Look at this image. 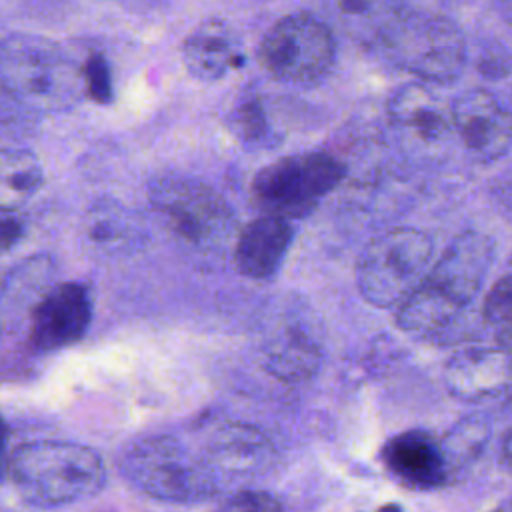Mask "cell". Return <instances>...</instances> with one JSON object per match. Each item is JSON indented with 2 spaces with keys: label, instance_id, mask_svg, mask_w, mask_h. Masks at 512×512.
Returning a JSON list of instances; mask_svg holds the SVG:
<instances>
[{
  "label": "cell",
  "instance_id": "obj_1",
  "mask_svg": "<svg viewBox=\"0 0 512 512\" xmlns=\"http://www.w3.org/2000/svg\"><path fill=\"white\" fill-rule=\"evenodd\" d=\"M494 256L480 232L456 236L430 266L418 288L398 306L396 324L406 332H432L452 322L480 292Z\"/></svg>",
  "mask_w": 512,
  "mask_h": 512
},
{
  "label": "cell",
  "instance_id": "obj_2",
  "mask_svg": "<svg viewBox=\"0 0 512 512\" xmlns=\"http://www.w3.org/2000/svg\"><path fill=\"white\" fill-rule=\"evenodd\" d=\"M16 492L34 506H62L96 494L106 482L102 458L88 446L60 440L26 442L8 458Z\"/></svg>",
  "mask_w": 512,
  "mask_h": 512
},
{
  "label": "cell",
  "instance_id": "obj_3",
  "mask_svg": "<svg viewBox=\"0 0 512 512\" xmlns=\"http://www.w3.org/2000/svg\"><path fill=\"white\" fill-rule=\"evenodd\" d=\"M0 84L18 102L44 110L70 104L82 92L80 70L64 50L32 34L0 40Z\"/></svg>",
  "mask_w": 512,
  "mask_h": 512
},
{
  "label": "cell",
  "instance_id": "obj_4",
  "mask_svg": "<svg viewBox=\"0 0 512 512\" xmlns=\"http://www.w3.org/2000/svg\"><path fill=\"white\" fill-rule=\"evenodd\" d=\"M126 478L142 492L168 502H196L218 492V474L172 436L132 442L120 462Z\"/></svg>",
  "mask_w": 512,
  "mask_h": 512
},
{
  "label": "cell",
  "instance_id": "obj_5",
  "mask_svg": "<svg viewBox=\"0 0 512 512\" xmlns=\"http://www.w3.org/2000/svg\"><path fill=\"white\" fill-rule=\"evenodd\" d=\"M434 242L416 228H392L374 238L358 258L356 286L378 308L400 306L432 266Z\"/></svg>",
  "mask_w": 512,
  "mask_h": 512
},
{
  "label": "cell",
  "instance_id": "obj_6",
  "mask_svg": "<svg viewBox=\"0 0 512 512\" xmlns=\"http://www.w3.org/2000/svg\"><path fill=\"white\" fill-rule=\"evenodd\" d=\"M344 176V164L328 152H304L278 158L260 168L250 184L254 204L270 216L300 218L332 192Z\"/></svg>",
  "mask_w": 512,
  "mask_h": 512
},
{
  "label": "cell",
  "instance_id": "obj_7",
  "mask_svg": "<svg viewBox=\"0 0 512 512\" xmlns=\"http://www.w3.org/2000/svg\"><path fill=\"white\" fill-rule=\"evenodd\" d=\"M336 58L330 28L312 14L298 12L280 18L262 36L258 60L276 80L286 84H314L322 80Z\"/></svg>",
  "mask_w": 512,
  "mask_h": 512
},
{
  "label": "cell",
  "instance_id": "obj_8",
  "mask_svg": "<svg viewBox=\"0 0 512 512\" xmlns=\"http://www.w3.org/2000/svg\"><path fill=\"white\" fill-rule=\"evenodd\" d=\"M150 202L168 228L194 248H216L232 230V210L208 184L164 176L150 186Z\"/></svg>",
  "mask_w": 512,
  "mask_h": 512
},
{
  "label": "cell",
  "instance_id": "obj_9",
  "mask_svg": "<svg viewBox=\"0 0 512 512\" xmlns=\"http://www.w3.org/2000/svg\"><path fill=\"white\" fill-rule=\"evenodd\" d=\"M384 44L404 70L432 84L456 80L466 62L462 32L442 16H404Z\"/></svg>",
  "mask_w": 512,
  "mask_h": 512
},
{
  "label": "cell",
  "instance_id": "obj_10",
  "mask_svg": "<svg viewBox=\"0 0 512 512\" xmlns=\"http://www.w3.org/2000/svg\"><path fill=\"white\" fill-rule=\"evenodd\" d=\"M450 122L466 150L480 162H494L512 150V112L482 88L454 100Z\"/></svg>",
  "mask_w": 512,
  "mask_h": 512
},
{
  "label": "cell",
  "instance_id": "obj_11",
  "mask_svg": "<svg viewBox=\"0 0 512 512\" xmlns=\"http://www.w3.org/2000/svg\"><path fill=\"white\" fill-rule=\"evenodd\" d=\"M92 320V302L86 288L66 282L52 288L32 314L30 340L38 350H58L78 342Z\"/></svg>",
  "mask_w": 512,
  "mask_h": 512
},
{
  "label": "cell",
  "instance_id": "obj_12",
  "mask_svg": "<svg viewBox=\"0 0 512 512\" xmlns=\"http://www.w3.org/2000/svg\"><path fill=\"white\" fill-rule=\"evenodd\" d=\"M444 384L454 398L480 402L512 388V352L506 348H468L444 366Z\"/></svg>",
  "mask_w": 512,
  "mask_h": 512
},
{
  "label": "cell",
  "instance_id": "obj_13",
  "mask_svg": "<svg viewBox=\"0 0 512 512\" xmlns=\"http://www.w3.org/2000/svg\"><path fill=\"white\" fill-rule=\"evenodd\" d=\"M182 62L188 74L200 82L222 80L244 62L240 36L220 18L204 20L184 38Z\"/></svg>",
  "mask_w": 512,
  "mask_h": 512
},
{
  "label": "cell",
  "instance_id": "obj_14",
  "mask_svg": "<svg viewBox=\"0 0 512 512\" xmlns=\"http://www.w3.org/2000/svg\"><path fill=\"white\" fill-rule=\"evenodd\" d=\"M294 230L286 218L258 216L250 220L236 238L234 266L252 280H264L276 274L290 244Z\"/></svg>",
  "mask_w": 512,
  "mask_h": 512
},
{
  "label": "cell",
  "instance_id": "obj_15",
  "mask_svg": "<svg viewBox=\"0 0 512 512\" xmlns=\"http://www.w3.org/2000/svg\"><path fill=\"white\" fill-rule=\"evenodd\" d=\"M386 468L410 488H434L448 480L446 460L436 442L426 432H402L394 436L382 450Z\"/></svg>",
  "mask_w": 512,
  "mask_h": 512
},
{
  "label": "cell",
  "instance_id": "obj_16",
  "mask_svg": "<svg viewBox=\"0 0 512 512\" xmlns=\"http://www.w3.org/2000/svg\"><path fill=\"white\" fill-rule=\"evenodd\" d=\"M326 12L358 44H384L404 18L402 0H322Z\"/></svg>",
  "mask_w": 512,
  "mask_h": 512
},
{
  "label": "cell",
  "instance_id": "obj_17",
  "mask_svg": "<svg viewBox=\"0 0 512 512\" xmlns=\"http://www.w3.org/2000/svg\"><path fill=\"white\" fill-rule=\"evenodd\" d=\"M390 120L426 142L440 140L452 128L450 110L422 84L400 86L388 100Z\"/></svg>",
  "mask_w": 512,
  "mask_h": 512
},
{
  "label": "cell",
  "instance_id": "obj_18",
  "mask_svg": "<svg viewBox=\"0 0 512 512\" xmlns=\"http://www.w3.org/2000/svg\"><path fill=\"white\" fill-rule=\"evenodd\" d=\"M268 440L250 426H226L214 438L210 448L212 460L210 466L216 470H224L228 474H252L264 468L270 454ZM218 474V472H216Z\"/></svg>",
  "mask_w": 512,
  "mask_h": 512
},
{
  "label": "cell",
  "instance_id": "obj_19",
  "mask_svg": "<svg viewBox=\"0 0 512 512\" xmlns=\"http://www.w3.org/2000/svg\"><path fill=\"white\" fill-rule=\"evenodd\" d=\"M44 184V170L34 152L0 150V214L22 208Z\"/></svg>",
  "mask_w": 512,
  "mask_h": 512
},
{
  "label": "cell",
  "instance_id": "obj_20",
  "mask_svg": "<svg viewBox=\"0 0 512 512\" xmlns=\"http://www.w3.org/2000/svg\"><path fill=\"white\" fill-rule=\"evenodd\" d=\"M320 364L318 346L300 332H290L266 352L264 368L276 380L294 384L308 380Z\"/></svg>",
  "mask_w": 512,
  "mask_h": 512
},
{
  "label": "cell",
  "instance_id": "obj_21",
  "mask_svg": "<svg viewBox=\"0 0 512 512\" xmlns=\"http://www.w3.org/2000/svg\"><path fill=\"white\" fill-rule=\"evenodd\" d=\"M488 438V426L480 418H468L460 422L442 442V454L448 468V478L456 466H464L476 458Z\"/></svg>",
  "mask_w": 512,
  "mask_h": 512
},
{
  "label": "cell",
  "instance_id": "obj_22",
  "mask_svg": "<svg viewBox=\"0 0 512 512\" xmlns=\"http://www.w3.org/2000/svg\"><path fill=\"white\" fill-rule=\"evenodd\" d=\"M232 132L246 144L262 142L268 134V120L264 104L254 94H246L236 102L230 114Z\"/></svg>",
  "mask_w": 512,
  "mask_h": 512
},
{
  "label": "cell",
  "instance_id": "obj_23",
  "mask_svg": "<svg viewBox=\"0 0 512 512\" xmlns=\"http://www.w3.org/2000/svg\"><path fill=\"white\" fill-rule=\"evenodd\" d=\"M82 92L98 104H110L114 90H112V72L108 60L100 52H92L82 64Z\"/></svg>",
  "mask_w": 512,
  "mask_h": 512
},
{
  "label": "cell",
  "instance_id": "obj_24",
  "mask_svg": "<svg viewBox=\"0 0 512 512\" xmlns=\"http://www.w3.org/2000/svg\"><path fill=\"white\" fill-rule=\"evenodd\" d=\"M484 320L498 332L512 328V274L492 284L482 306Z\"/></svg>",
  "mask_w": 512,
  "mask_h": 512
},
{
  "label": "cell",
  "instance_id": "obj_25",
  "mask_svg": "<svg viewBox=\"0 0 512 512\" xmlns=\"http://www.w3.org/2000/svg\"><path fill=\"white\" fill-rule=\"evenodd\" d=\"M88 234L98 244H116L120 238L126 236L124 214L116 210V206H108L106 210L98 208L90 216Z\"/></svg>",
  "mask_w": 512,
  "mask_h": 512
},
{
  "label": "cell",
  "instance_id": "obj_26",
  "mask_svg": "<svg viewBox=\"0 0 512 512\" xmlns=\"http://www.w3.org/2000/svg\"><path fill=\"white\" fill-rule=\"evenodd\" d=\"M216 512H282V506L268 492L246 490L226 498Z\"/></svg>",
  "mask_w": 512,
  "mask_h": 512
},
{
  "label": "cell",
  "instance_id": "obj_27",
  "mask_svg": "<svg viewBox=\"0 0 512 512\" xmlns=\"http://www.w3.org/2000/svg\"><path fill=\"white\" fill-rule=\"evenodd\" d=\"M24 236V224L16 218H0V254L12 250Z\"/></svg>",
  "mask_w": 512,
  "mask_h": 512
},
{
  "label": "cell",
  "instance_id": "obj_28",
  "mask_svg": "<svg viewBox=\"0 0 512 512\" xmlns=\"http://www.w3.org/2000/svg\"><path fill=\"white\" fill-rule=\"evenodd\" d=\"M6 440H8V428H6L4 418L0 416V478L4 476L6 466H8V460H6Z\"/></svg>",
  "mask_w": 512,
  "mask_h": 512
},
{
  "label": "cell",
  "instance_id": "obj_29",
  "mask_svg": "<svg viewBox=\"0 0 512 512\" xmlns=\"http://www.w3.org/2000/svg\"><path fill=\"white\" fill-rule=\"evenodd\" d=\"M502 454H504V460L508 462V466L512 468V430H510V434H508V436H506V440H504Z\"/></svg>",
  "mask_w": 512,
  "mask_h": 512
},
{
  "label": "cell",
  "instance_id": "obj_30",
  "mask_svg": "<svg viewBox=\"0 0 512 512\" xmlns=\"http://www.w3.org/2000/svg\"><path fill=\"white\" fill-rule=\"evenodd\" d=\"M498 342L502 344V348L512 350V328L504 330V332H498Z\"/></svg>",
  "mask_w": 512,
  "mask_h": 512
},
{
  "label": "cell",
  "instance_id": "obj_31",
  "mask_svg": "<svg viewBox=\"0 0 512 512\" xmlns=\"http://www.w3.org/2000/svg\"><path fill=\"white\" fill-rule=\"evenodd\" d=\"M492 512H512V498H508L506 502H502L498 508H494Z\"/></svg>",
  "mask_w": 512,
  "mask_h": 512
},
{
  "label": "cell",
  "instance_id": "obj_32",
  "mask_svg": "<svg viewBox=\"0 0 512 512\" xmlns=\"http://www.w3.org/2000/svg\"><path fill=\"white\" fill-rule=\"evenodd\" d=\"M378 512H402V508L396 506V504H386V506H382Z\"/></svg>",
  "mask_w": 512,
  "mask_h": 512
}]
</instances>
